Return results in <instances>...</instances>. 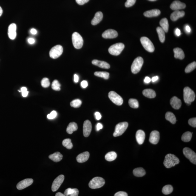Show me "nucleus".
I'll list each match as a JSON object with an SVG mask.
<instances>
[{
    "label": "nucleus",
    "mask_w": 196,
    "mask_h": 196,
    "mask_svg": "<svg viewBox=\"0 0 196 196\" xmlns=\"http://www.w3.org/2000/svg\"><path fill=\"white\" fill-rule=\"evenodd\" d=\"M180 162V160L175 155L169 154L165 157L163 164L166 167L170 168L179 164Z\"/></svg>",
    "instance_id": "obj_1"
},
{
    "label": "nucleus",
    "mask_w": 196,
    "mask_h": 196,
    "mask_svg": "<svg viewBox=\"0 0 196 196\" xmlns=\"http://www.w3.org/2000/svg\"><path fill=\"white\" fill-rule=\"evenodd\" d=\"M183 98L185 102L188 105H190L195 100V92L189 87H185L183 90Z\"/></svg>",
    "instance_id": "obj_2"
},
{
    "label": "nucleus",
    "mask_w": 196,
    "mask_h": 196,
    "mask_svg": "<svg viewBox=\"0 0 196 196\" xmlns=\"http://www.w3.org/2000/svg\"><path fill=\"white\" fill-rule=\"evenodd\" d=\"M105 183L104 179L100 177H96L89 182V186L92 189H98L104 186Z\"/></svg>",
    "instance_id": "obj_3"
},
{
    "label": "nucleus",
    "mask_w": 196,
    "mask_h": 196,
    "mask_svg": "<svg viewBox=\"0 0 196 196\" xmlns=\"http://www.w3.org/2000/svg\"><path fill=\"white\" fill-rule=\"evenodd\" d=\"M125 48L124 44L122 43H117L111 46L109 48V53L114 56L119 55Z\"/></svg>",
    "instance_id": "obj_4"
},
{
    "label": "nucleus",
    "mask_w": 196,
    "mask_h": 196,
    "mask_svg": "<svg viewBox=\"0 0 196 196\" xmlns=\"http://www.w3.org/2000/svg\"><path fill=\"white\" fill-rule=\"evenodd\" d=\"M72 41L75 48L79 49L83 47L84 42L83 38L78 32H74L72 34Z\"/></svg>",
    "instance_id": "obj_5"
},
{
    "label": "nucleus",
    "mask_w": 196,
    "mask_h": 196,
    "mask_svg": "<svg viewBox=\"0 0 196 196\" xmlns=\"http://www.w3.org/2000/svg\"><path fill=\"white\" fill-rule=\"evenodd\" d=\"M143 63V60L141 57H137L134 60L131 66V71L133 73L136 74L140 71Z\"/></svg>",
    "instance_id": "obj_6"
},
{
    "label": "nucleus",
    "mask_w": 196,
    "mask_h": 196,
    "mask_svg": "<svg viewBox=\"0 0 196 196\" xmlns=\"http://www.w3.org/2000/svg\"><path fill=\"white\" fill-rule=\"evenodd\" d=\"M128 126V123L126 122L118 123L115 126V132L113 133L114 137L120 136L124 133Z\"/></svg>",
    "instance_id": "obj_7"
},
{
    "label": "nucleus",
    "mask_w": 196,
    "mask_h": 196,
    "mask_svg": "<svg viewBox=\"0 0 196 196\" xmlns=\"http://www.w3.org/2000/svg\"><path fill=\"white\" fill-rule=\"evenodd\" d=\"M140 41L143 47L148 52H153L154 51L155 48L153 43L149 38L146 37H142Z\"/></svg>",
    "instance_id": "obj_8"
},
{
    "label": "nucleus",
    "mask_w": 196,
    "mask_h": 196,
    "mask_svg": "<svg viewBox=\"0 0 196 196\" xmlns=\"http://www.w3.org/2000/svg\"><path fill=\"white\" fill-rule=\"evenodd\" d=\"M63 52L62 46L58 45L52 47L49 52V56L51 58L56 59L62 55Z\"/></svg>",
    "instance_id": "obj_9"
},
{
    "label": "nucleus",
    "mask_w": 196,
    "mask_h": 196,
    "mask_svg": "<svg viewBox=\"0 0 196 196\" xmlns=\"http://www.w3.org/2000/svg\"><path fill=\"white\" fill-rule=\"evenodd\" d=\"M185 156L188 158L191 163L196 164V154L192 150L188 148H185L183 150Z\"/></svg>",
    "instance_id": "obj_10"
},
{
    "label": "nucleus",
    "mask_w": 196,
    "mask_h": 196,
    "mask_svg": "<svg viewBox=\"0 0 196 196\" xmlns=\"http://www.w3.org/2000/svg\"><path fill=\"white\" fill-rule=\"evenodd\" d=\"M108 97L111 101L115 105L120 106L123 104V98L116 92L114 91L109 92Z\"/></svg>",
    "instance_id": "obj_11"
},
{
    "label": "nucleus",
    "mask_w": 196,
    "mask_h": 196,
    "mask_svg": "<svg viewBox=\"0 0 196 196\" xmlns=\"http://www.w3.org/2000/svg\"><path fill=\"white\" fill-rule=\"evenodd\" d=\"M64 180V175H61L57 177L54 180L52 186V190L53 192L58 190Z\"/></svg>",
    "instance_id": "obj_12"
},
{
    "label": "nucleus",
    "mask_w": 196,
    "mask_h": 196,
    "mask_svg": "<svg viewBox=\"0 0 196 196\" xmlns=\"http://www.w3.org/2000/svg\"><path fill=\"white\" fill-rule=\"evenodd\" d=\"M92 126L91 123L88 120L84 121L83 126V135L86 137H87L90 135L91 132Z\"/></svg>",
    "instance_id": "obj_13"
},
{
    "label": "nucleus",
    "mask_w": 196,
    "mask_h": 196,
    "mask_svg": "<svg viewBox=\"0 0 196 196\" xmlns=\"http://www.w3.org/2000/svg\"><path fill=\"white\" fill-rule=\"evenodd\" d=\"M33 180L32 179H26L21 180L17 185L16 187L18 190H21L28 187L33 183Z\"/></svg>",
    "instance_id": "obj_14"
},
{
    "label": "nucleus",
    "mask_w": 196,
    "mask_h": 196,
    "mask_svg": "<svg viewBox=\"0 0 196 196\" xmlns=\"http://www.w3.org/2000/svg\"><path fill=\"white\" fill-rule=\"evenodd\" d=\"M16 25L15 24H12L9 25L8 30V35L10 39H15L16 36Z\"/></svg>",
    "instance_id": "obj_15"
},
{
    "label": "nucleus",
    "mask_w": 196,
    "mask_h": 196,
    "mask_svg": "<svg viewBox=\"0 0 196 196\" xmlns=\"http://www.w3.org/2000/svg\"><path fill=\"white\" fill-rule=\"evenodd\" d=\"M160 139V133L158 131L154 130L151 133L149 140L151 143L154 145L157 144L159 141Z\"/></svg>",
    "instance_id": "obj_16"
},
{
    "label": "nucleus",
    "mask_w": 196,
    "mask_h": 196,
    "mask_svg": "<svg viewBox=\"0 0 196 196\" xmlns=\"http://www.w3.org/2000/svg\"><path fill=\"white\" fill-rule=\"evenodd\" d=\"M118 35V33L116 31L109 29L103 32L102 36L105 38H116Z\"/></svg>",
    "instance_id": "obj_17"
},
{
    "label": "nucleus",
    "mask_w": 196,
    "mask_h": 196,
    "mask_svg": "<svg viewBox=\"0 0 196 196\" xmlns=\"http://www.w3.org/2000/svg\"><path fill=\"white\" fill-rule=\"evenodd\" d=\"M186 4L179 1H174L171 4V9L173 10H179L185 8Z\"/></svg>",
    "instance_id": "obj_18"
},
{
    "label": "nucleus",
    "mask_w": 196,
    "mask_h": 196,
    "mask_svg": "<svg viewBox=\"0 0 196 196\" xmlns=\"http://www.w3.org/2000/svg\"><path fill=\"white\" fill-rule=\"evenodd\" d=\"M145 138V134L144 131L139 130L137 131L136 133V138L139 144L141 145L144 143Z\"/></svg>",
    "instance_id": "obj_19"
},
{
    "label": "nucleus",
    "mask_w": 196,
    "mask_h": 196,
    "mask_svg": "<svg viewBox=\"0 0 196 196\" xmlns=\"http://www.w3.org/2000/svg\"><path fill=\"white\" fill-rule=\"evenodd\" d=\"M170 104L174 109H179L181 107L182 102L181 100L177 97L174 96L171 99Z\"/></svg>",
    "instance_id": "obj_20"
},
{
    "label": "nucleus",
    "mask_w": 196,
    "mask_h": 196,
    "mask_svg": "<svg viewBox=\"0 0 196 196\" xmlns=\"http://www.w3.org/2000/svg\"><path fill=\"white\" fill-rule=\"evenodd\" d=\"M90 156L88 152H86L80 154L76 157L77 161L78 163H82L86 162L88 160Z\"/></svg>",
    "instance_id": "obj_21"
},
{
    "label": "nucleus",
    "mask_w": 196,
    "mask_h": 196,
    "mask_svg": "<svg viewBox=\"0 0 196 196\" xmlns=\"http://www.w3.org/2000/svg\"><path fill=\"white\" fill-rule=\"evenodd\" d=\"M92 64L94 65L102 68L108 69L110 68V66L108 63L104 61L94 60L92 61Z\"/></svg>",
    "instance_id": "obj_22"
},
{
    "label": "nucleus",
    "mask_w": 196,
    "mask_h": 196,
    "mask_svg": "<svg viewBox=\"0 0 196 196\" xmlns=\"http://www.w3.org/2000/svg\"><path fill=\"white\" fill-rule=\"evenodd\" d=\"M185 15V12L184 11L176 10L171 14L170 19L172 21H176L179 18L183 17Z\"/></svg>",
    "instance_id": "obj_23"
},
{
    "label": "nucleus",
    "mask_w": 196,
    "mask_h": 196,
    "mask_svg": "<svg viewBox=\"0 0 196 196\" xmlns=\"http://www.w3.org/2000/svg\"><path fill=\"white\" fill-rule=\"evenodd\" d=\"M160 11L158 9H153V10L148 11L145 12L144 15L145 16L148 18L153 17L159 16L160 14Z\"/></svg>",
    "instance_id": "obj_24"
},
{
    "label": "nucleus",
    "mask_w": 196,
    "mask_h": 196,
    "mask_svg": "<svg viewBox=\"0 0 196 196\" xmlns=\"http://www.w3.org/2000/svg\"><path fill=\"white\" fill-rule=\"evenodd\" d=\"M103 18V14L101 12H98L95 14V17L92 20L91 24L93 25H96L100 23Z\"/></svg>",
    "instance_id": "obj_25"
},
{
    "label": "nucleus",
    "mask_w": 196,
    "mask_h": 196,
    "mask_svg": "<svg viewBox=\"0 0 196 196\" xmlns=\"http://www.w3.org/2000/svg\"><path fill=\"white\" fill-rule=\"evenodd\" d=\"M174 57L175 58L182 60L185 58L184 52L181 48H176L174 49Z\"/></svg>",
    "instance_id": "obj_26"
},
{
    "label": "nucleus",
    "mask_w": 196,
    "mask_h": 196,
    "mask_svg": "<svg viewBox=\"0 0 196 196\" xmlns=\"http://www.w3.org/2000/svg\"><path fill=\"white\" fill-rule=\"evenodd\" d=\"M49 158L52 161L57 163L61 161L63 159V156L60 152H56L51 154L49 156Z\"/></svg>",
    "instance_id": "obj_27"
},
{
    "label": "nucleus",
    "mask_w": 196,
    "mask_h": 196,
    "mask_svg": "<svg viewBox=\"0 0 196 196\" xmlns=\"http://www.w3.org/2000/svg\"><path fill=\"white\" fill-rule=\"evenodd\" d=\"M78 193H79V191L78 189L68 188L65 191L64 195L66 196H78Z\"/></svg>",
    "instance_id": "obj_28"
},
{
    "label": "nucleus",
    "mask_w": 196,
    "mask_h": 196,
    "mask_svg": "<svg viewBox=\"0 0 196 196\" xmlns=\"http://www.w3.org/2000/svg\"><path fill=\"white\" fill-rule=\"evenodd\" d=\"M143 93L145 96L150 98H155L156 96L155 92L152 89H145Z\"/></svg>",
    "instance_id": "obj_29"
},
{
    "label": "nucleus",
    "mask_w": 196,
    "mask_h": 196,
    "mask_svg": "<svg viewBox=\"0 0 196 196\" xmlns=\"http://www.w3.org/2000/svg\"><path fill=\"white\" fill-rule=\"evenodd\" d=\"M78 129V126L75 122H71L69 123L67 128V132L68 134H72Z\"/></svg>",
    "instance_id": "obj_30"
},
{
    "label": "nucleus",
    "mask_w": 196,
    "mask_h": 196,
    "mask_svg": "<svg viewBox=\"0 0 196 196\" xmlns=\"http://www.w3.org/2000/svg\"><path fill=\"white\" fill-rule=\"evenodd\" d=\"M134 175L137 177H142L145 175V170L142 167L136 168L133 171Z\"/></svg>",
    "instance_id": "obj_31"
},
{
    "label": "nucleus",
    "mask_w": 196,
    "mask_h": 196,
    "mask_svg": "<svg viewBox=\"0 0 196 196\" xmlns=\"http://www.w3.org/2000/svg\"><path fill=\"white\" fill-rule=\"evenodd\" d=\"M160 24L165 32H167L169 30V25L167 19L164 18L162 19L160 21Z\"/></svg>",
    "instance_id": "obj_32"
},
{
    "label": "nucleus",
    "mask_w": 196,
    "mask_h": 196,
    "mask_svg": "<svg viewBox=\"0 0 196 196\" xmlns=\"http://www.w3.org/2000/svg\"><path fill=\"white\" fill-rule=\"evenodd\" d=\"M165 118L168 121L170 122L172 124H175L176 122V118L174 114L172 112H167L165 115Z\"/></svg>",
    "instance_id": "obj_33"
},
{
    "label": "nucleus",
    "mask_w": 196,
    "mask_h": 196,
    "mask_svg": "<svg viewBox=\"0 0 196 196\" xmlns=\"http://www.w3.org/2000/svg\"><path fill=\"white\" fill-rule=\"evenodd\" d=\"M157 31L160 42L162 43H164L165 39V35L164 30L161 27H158L157 28Z\"/></svg>",
    "instance_id": "obj_34"
},
{
    "label": "nucleus",
    "mask_w": 196,
    "mask_h": 196,
    "mask_svg": "<svg viewBox=\"0 0 196 196\" xmlns=\"http://www.w3.org/2000/svg\"><path fill=\"white\" fill-rule=\"evenodd\" d=\"M117 155L116 153L111 152L108 153L105 156V159L108 161L111 162L115 160L117 158Z\"/></svg>",
    "instance_id": "obj_35"
},
{
    "label": "nucleus",
    "mask_w": 196,
    "mask_h": 196,
    "mask_svg": "<svg viewBox=\"0 0 196 196\" xmlns=\"http://www.w3.org/2000/svg\"><path fill=\"white\" fill-rule=\"evenodd\" d=\"M173 188L170 185H167L163 187L162 192L165 195H169L172 192Z\"/></svg>",
    "instance_id": "obj_36"
},
{
    "label": "nucleus",
    "mask_w": 196,
    "mask_h": 196,
    "mask_svg": "<svg viewBox=\"0 0 196 196\" xmlns=\"http://www.w3.org/2000/svg\"><path fill=\"white\" fill-rule=\"evenodd\" d=\"M192 136V133L190 132L185 133L182 136V141L185 142H189L190 141Z\"/></svg>",
    "instance_id": "obj_37"
},
{
    "label": "nucleus",
    "mask_w": 196,
    "mask_h": 196,
    "mask_svg": "<svg viewBox=\"0 0 196 196\" xmlns=\"http://www.w3.org/2000/svg\"><path fill=\"white\" fill-rule=\"evenodd\" d=\"M96 76L104 78L105 79H108L109 77V73L106 72H96L94 73Z\"/></svg>",
    "instance_id": "obj_38"
},
{
    "label": "nucleus",
    "mask_w": 196,
    "mask_h": 196,
    "mask_svg": "<svg viewBox=\"0 0 196 196\" xmlns=\"http://www.w3.org/2000/svg\"><path fill=\"white\" fill-rule=\"evenodd\" d=\"M63 146L67 149H71L73 148V144L70 139L67 138L63 140L62 142Z\"/></svg>",
    "instance_id": "obj_39"
},
{
    "label": "nucleus",
    "mask_w": 196,
    "mask_h": 196,
    "mask_svg": "<svg viewBox=\"0 0 196 196\" xmlns=\"http://www.w3.org/2000/svg\"><path fill=\"white\" fill-rule=\"evenodd\" d=\"M129 106L133 108H137L139 107V103L136 99L133 98H131L129 101Z\"/></svg>",
    "instance_id": "obj_40"
},
{
    "label": "nucleus",
    "mask_w": 196,
    "mask_h": 196,
    "mask_svg": "<svg viewBox=\"0 0 196 196\" xmlns=\"http://www.w3.org/2000/svg\"><path fill=\"white\" fill-rule=\"evenodd\" d=\"M196 67V63L195 61H194L188 65L187 67L185 68V72L186 73H190L195 69Z\"/></svg>",
    "instance_id": "obj_41"
},
{
    "label": "nucleus",
    "mask_w": 196,
    "mask_h": 196,
    "mask_svg": "<svg viewBox=\"0 0 196 196\" xmlns=\"http://www.w3.org/2000/svg\"><path fill=\"white\" fill-rule=\"evenodd\" d=\"M61 84L57 80H54L52 83V88L53 90L56 91L61 90Z\"/></svg>",
    "instance_id": "obj_42"
},
{
    "label": "nucleus",
    "mask_w": 196,
    "mask_h": 196,
    "mask_svg": "<svg viewBox=\"0 0 196 196\" xmlns=\"http://www.w3.org/2000/svg\"><path fill=\"white\" fill-rule=\"evenodd\" d=\"M82 104V102L79 99H77L73 100L71 102V106L72 107L75 108H78L81 106Z\"/></svg>",
    "instance_id": "obj_43"
},
{
    "label": "nucleus",
    "mask_w": 196,
    "mask_h": 196,
    "mask_svg": "<svg viewBox=\"0 0 196 196\" xmlns=\"http://www.w3.org/2000/svg\"><path fill=\"white\" fill-rule=\"evenodd\" d=\"M50 83L49 80L47 78H44L41 80V85L43 87L47 88L50 86Z\"/></svg>",
    "instance_id": "obj_44"
},
{
    "label": "nucleus",
    "mask_w": 196,
    "mask_h": 196,
    "mask_svg": "<svg viewBox=\"0 0 196 196\" xmlns=\"http://www.w3.org/2000/svg\"><path fill=\"white\" fill-rule=\"evenodd\" d=\"M136 1V0H127L125 4V6L126 7H132L135 4Z\"/></svg>",
    "instance_id": "obj_45"
},
{
    "label": "nucleus",
    "mask_w": 196,
    "mask_h": 196,
    "mask_svg": "<svg viewBox=\"0 0 196 196\" xmlns=\"http://www.w3.org/2000/svg\"><path fill=\"white\" fill-rule=\"evenodd\" d=\"M189 124L193 127L196 128V118H190L188 121Z\"/></svg>",
    "instance_id": "obj_46"
},
{
    "label": "nucleus",
    "mask_w": 196,
    "mask_h": 196,
    "mask_svg": "<svg viewBox=\"0 0 196 196\" xmlns=\"http://www.w3.org/2000/svg\"><path fill=\"white\" fill-rule=\"evenodd\" d=\"M57 115V112L53 110L47 115V118L49 119H53L56 117Z\"/></svg>",
    "instance_id": "obj_47"
},
{
    "label": "nucleus",
    "mask_w": 196,
    "mask_h": 196,
    "mask_svg": "<svg viewBox=\"0 0 196 196\" xmlns=\"http://www.w3.org/2000/svg\"><path fill=\"white\" fill-rule=\"evenodd\" d=\"M21 91L23 97L25 98L27 96L29 92L27 91V88L25 87H23L21 88Z\"/></svg>",
    "instance_id": "obj_48"
},
{
    "label": "nucleus",
    "mask_w": 196,
    "mask_h": 196,
    "mask_svg": "<svg viewBox=\"0 0 196 196\" xmlns=\"http://www.w3.org/2000/svg\"><path fill=\"white\" fill-rule=\"evenodd\" d=\"M89 0H76L77 4L79 5H82L88 2Z\"/></svg>",
    "instance_id": "obj_49"
},
{
    "label": "nucleus",
    "mask_w": 196,
    "mask_h": 196,
    "mask_svg": "<svg viewBox=\"0 0 196 196\" xmlns=\"http://www.w3.org/2000/svg\"><path fill=\"white\" fill-rule=\"evenodd\" d=\"M115 196H128V195L127 193L123 191H119L116 193L114 195Z\"/></svg>",
    "instance_id": "obj_50"
},
{
    "label": "nucleus",
    "mask_w": 196,
    "mask_h": 196,
    "mask_svg": "<svg viewBox=\"0 0 196 196\" xmlns=\"http://www.w3.org/2000/svg\"><path fill=\"white\" fill-rule=\"evenodd\" d=\"M81 85L83 88H85L87 87L88 86L87 81H86V80H84V81H82L81 83Z\"/></svg>",
    "instance_id": "obj_51"
},
{
    "label": "nucleus",
    "mask_w": 196,
    "mask_h": 196,
    "mask_svg": "<svg viewBox=\"0 0 196 196\" xmlns=\"http://www.w3.org/2000/svg\"><path fill=\"white\" fill-rule=\"evenodd\" d=\"M95 116L97 120H100L101 118V114L98 112H96L95 113Z\"/></svg>",
    "instance_id": "obj_52"
},
{
    "label": "nucleus",
    "mask_w": 196,
    "mask_h": 196,
    "mask_svg": "<svg viewBox=\"0 0 196 196\" xmlns=\"http://www.w3.org/2000/svg\"><path fill=\"white\" fill-rule=\"evenodd\" d=\"M103 125L100 123H98L96 125V129L97 131H99L100 130V129H101L103 128Z\"/></svg>",
    "instance_id": "obj_53"
},
{
    "label": "nucleus",
    "mask_w": 196,
    "mask_h": 196,
    "mask_svg": "<svg viewBox=\"0 0 196 196\" xmlns=\"http://www.w3.org/2000/svg\"><path fill=\"white\" fill-rule=\"evenodd\" d=\"M28 41L29 44H34V43H35V40L33 38H30L28 39Z\"/></svg>",
    "instance_id": "obj_54"
},
{
    "label": "nucleus",
    "mask_w": 196,
    "mask_h": 196,
    "mask_svg": "<svg viewBox=\"0 0 196 196\" xmlns=\"http://www.w3.org/2000/svg\"><path fill=\"white\" fill-rule=\"evenodd\" d=\"M151 81V78H149V77H146L145 78L144 82L146 83V84H148V83H150Z\"/></svg>",
    "instance_id": "obj_55"
},
{
    "label": "nucleus",
    "mask_w": 196,
    "mask_h": 196,
    "mask_svg": "<svg viewBox=\"0 0 196 196\" xmlns=\"http://www.w3.org/2000/svg\"><path fill=\"white\" fill-rule=\"evenodd\" d=\"M74 81L76 83H77L78 82V79H79V78H78V76L75 74L74 76Z\"/></svg>",
    "instance_id": "obj_56"
},
{
    "label": "nucleus",
    "mask_w": 196,
    "mask_h": 196,
    "mask_svg": "<svg viewBox=\"0 0 196 196\" xmlns=\"http://www.w3.org/2000/svg\"><path fill=\"white\" fill-rule=\"evenodd\" d=\"M175 33L176 35H177V36H180V34H181V33H180V29L178 28H177L176 29L175 31Z\"/></svg>",
    "instance_id": "obj_57"
},
{
    "label": "nucleus",
    "mask_w": 196,
    "mask_h": 196,
    "mask_svg": "<svg viewBox=\"0 0 196 196\" xmlns=\"http://www.w3.org/2000/svg\"><path fill=\"white\" fill-rule=\"evenodd\" d=\"M31 33L32 34L35 35L37 33V31L34 29H31L30 31Z\"/></svg>",
    "instance_id": "obj_58"
},
{
    "label": "nucleus",
    "mask_w": 196,
    "mask_h": 196,
    "mask_svg": "<svg viewBox=\"0 0 196 196\" xmlns=\"http://www.w3.org/2000/svg\"><path fill=\"white\" fill-rule=\"evenodd\" d=\"M158 79V76H155L153 77V78H152L151 80H152V81L153 82H155V81H157Z\"/></svg>",
    "instance_id": "obj_59"
},
{
    "label": "nucleus",
    "mask_w": 196,
    "mask_h": 196,
    "mask_svg": "<svg viewBox=\"0 0 196 196\" xmlns=\"http://www.w3.org/2000/svg\"><path fill=\"white\" fill-rule=\"evenodd\" d=\"M186 30L187 31V32H190L191 31V29L190 27H189V26H187L186 27Z\"/></svg>",
    "instance_id": "obj_60"
},
{
    "label": "nucleus",
    "mask_w": 196,
    "mask_h": 196,
    "mask_svg": "<svg viewBox=\"0 0 196 196\" xmlns=\"http://www.w3.org/2000/svg\"><path fill=\"white\" fill-rule=\"evenodd\" d=\"M56 196H65L64 194L61 193V192H58L55 195Z\"/></svg>",
    "instance_id": "obj_61"
},
{
    "label": "nucleus",
    "mask_w": 196,
    "mask_h": 196,
    "mask_svg": "<svg viewBox=\"0 0 196 196\" xmlns=\"http://www.w3.org/2000/svg\"><path fill=\"white\" fill-rule=\"evenodd\" d=\"M3 13V10L1 6H0V16L2 15Z\"/></svg>",
    "instance_id": "obj_62"
},
{
    "label": "nucleus",
    "mask_w": 196,
    "mask_h": 196,
    "mask_svg": "<svg viewBox=\"0 0 196 196\" xmlns=\"http://www.w3.org/2000/svg\"><path fill=\"white\" fill-rule=\"evenodd\" d=\"M149 1H157V0H149Z\"/></svg>",
    "instance_id": "obj_63"
}]
</instances>
